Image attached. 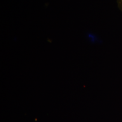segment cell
<instances>
[{
  "instance_id": "obj_1",
  "label": "cell",
  "mask_w": 122,
  "mask_h": 122,
  "mask_svg": "<svg viewBox=\"0 0 122 122\" xmlns=\"http://www.w3.org/2000/svg\"><path fill=\"white\" fill-rule=\"evenodd\" d=\"M117 2L118 8L122 12V0H117Z\"/></svg>"
}]
</instances>
